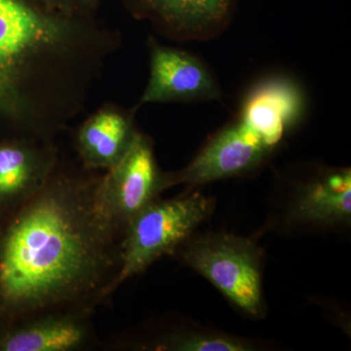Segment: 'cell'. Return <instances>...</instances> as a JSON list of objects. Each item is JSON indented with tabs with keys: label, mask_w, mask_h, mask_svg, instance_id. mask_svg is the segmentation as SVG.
Returning a JSON list of instances; mask_svg holds the SVG:
<instances>
[{
	"label": "cell",
	"mask_w": 351,
	"mask_h": 351,
	"mask_svg": "<svg viewBox=\"0 0 351 351\" xmlns=\"http://www.w3.org/2000/svg\"><path fill=\"white\" fill-rule=\"evenodd\" d=\"M97 184L43 186L0 237V306L34 316L101 301L119 267L117 233L99 208Z\"/></svg>",
	"instance_id": "cell-1"
},
{
	"label": "cell",
	"mask_w": 351,
	"mask_h": 351,
	"mask_svg": "<svg viewBox=\"0 0 351 351\" xmlns=\"http://www.w3.org/2000/svg\"><path fill=\"white\" fill-rule=\"evenodd\" d=\"M214 209L213 198L198 191L173 199L158 198L147 205L122 233L119 270L103 299L158 258L174 254L211 217Z\"/></svg>",
	"instance_id": "cell-2"
},
{
	"label": "cell",
	"mask_w": 351,
	"mask_h": 351,
	"mask_svg": "<svg viewBox=\"0 0 351 351\" xmlns=\"http://www.w3.org/2000/svg\"><path fill=\"white\" fill-rule=\"evenodd\" d=\"M174 254L242 313L253 318L263 317V254L253 239L225 232L195 233Z\"/></svg>",
	"instance_id": "cell-3"
},
{
	"label": "cell",
	"mask_w": 351,
	"mask_h": 351,
	"mask_svg": "<svg viewBox=\"0 0 351 351\" xmlns=\"http://www.w3.org/2000/svg\"><path fill=\"white\" fill-rule=\"evenodd\" d=\"M172 186L173 174L159 170L151 144L138 134L125 154L97 184V200L101 213L119 235L136 215Z\"/></svg>",
	"instance_id": "cell-4"
},
{
	"label": "cell",
	"mask_w": 351,
	"mask_h": 351,
	"mask_svg": "<svg viewBox=\"0 0 351 351\" xmlns=\"http://www.w3.org/2000/svg\"><path fill=\"white\" fill-rule=\"evenodd\" d=\"M57 36L56 27L22 0H0V125L20 117L25 64Z\"/></svg>",
	"instance_id": "cell-5"
},
{
	"label": "cell",
	"mask_w": 351,
	"mask_h": 351,
	"mask_svg": "<svg viewBox=\"0 0 351 351\" xmlns=\"http://www.w3.org/2000/svg\"><path fill=\"white\" fill-rule=\"evenodd\" d=\"M281 225L293 230H334L351 223V172L322 170L299 182L281 212Z\"/></svg>",
	"instance_id": "cell-6"
},
{
	"label": "cell",
	"mask_w": 351,
	"mask_h": 351,
	"mask_svg": "<svg viewBox=\"0 0 351 351\" xmlns=\"http://www.w3.org/2000/svg\"><path fill=\"white\" fill-rule=\"evenodd\" d=\"M274 149L239 119L218 132L184 169L175 184H203L253 172Z\"/></svg>",
	"instance_id": "cell-7"
},
{
	"label": "cell",
	"mask_w": 351,
	"mask_h": 351,
	"mask_svg": "<svg viewBox=\"0 0 351 351\" xmlns=\"http://www.w3.org/2000/svg\"><path fill=\"white\" fill-rule=\"evenodd\" d=\"M221 97L213 75L198 58L172 48H154L151 77L141 105L157 101L218 100Z\"/></svg>",
	"instance_id": "cell-8"
},
{
	"label": "cell",
	"mask_w": 351,
	"mask_h": 351,
	"mask_svg": "<svg viewBox=\"0 0 351 351\" xmlns=\"http://www.w3.org/2000/svg\"><path fill=\"white\" fill-rule=\"evenodd\" d=\"M302 112L304 98L299 88L290 80L271 78L249 92L237 119L274 149Z\"/></svg>",
	"instance_id": "cell-9"
},
{
	"label": "cell",
	"mask_w": 351,
	"mask_h": 351,
	"mask_svg": "<svg viewBox=\"0 0 351 351\" xmlns=\"http://www.w3.org/2000/svg\"><path fill=\"white\" fill-rule=\"evenodd\" d=\"M91 339L87 311H53L31 316L0 338L1 351H73Z\"/></svg>",
	"instance_id": "cell-10"
},
{
	"label": "cell",
	"mask_w": 351,
	"mask_h": 351,
	"mask_svg": "<svg viewBox=\"0 0 351 351\" xmlns=\"http://www.w3.org/2000/svg\"><path fill=\"white\" fill-rule=\"evenodd\" d=\"M232 0H152L182 38L204 40L221 32Z\"/></svg>",
	"instance_id": "cell-11"
},
{
	"label": "cell",
	"mask_w": 351,
	"mask_h": 351,
	"mask_svg": "<svg viewBox=\"0 0 351 351\" xmlns=\"http://www.w3.org/2000/svg\"><path fill=\"white\" fill-rule=\"evenodd\" d=\"M137 135L119 113H99L80 131V152L90 166L110 169L125 154Z\"/></svg>",
	"instance_id": "cell-12"
},
{
	"label": "cell",
	"mask_w": 351,
	"mask_h": 351,
	"mask_svg": "<svg viewBox=\"0 0 351 351\" xmlns=\"http://www.w3.org/2000/svg\"><path fill=\"white\" fill-rule=\"evenodd\" d=\"M44 171L27 147L0 142V208L22 206L45 186Z\"/></svg>",
	"instance_id": "cell-13"
},
{
	"label": "cell",
	"mask_w": 351,
	"mask_h": 351,
	"mask_svg": "<svg viewBox=\"0 0 351 351\" xmlns=\"http://www.w3.org/2000/svg\"><path fill=\"white\" fill-rule=\"evenodd\" d=\"M145 348L168 351H248L255 350V345L233 335L197 328L165 335Z\"/></svg>",
	"instance_id": "cell-14"
}]
</instances>
